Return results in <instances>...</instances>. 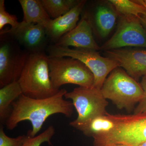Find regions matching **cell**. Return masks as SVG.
<instances>
[{
    "label": "cell",
    "mask_w": 146,
    "mask_h": 146,
    "mask_svg": "<svg viewBox=\"0 0 146 146\" xmlns=\"http://www.w3.org/2000/svg\"><path fill=\"white\" fill-rule=\"evenodd\" d=\"M67 92L65 89H60L54 96L44 99L33 98L22 94L12 104L11 113L5 123L7 128L13 130L19 123L29 121L32 129L27 135L34 137L51 115L61 114L68 117H71L74 106L72 102L64 99Z\"/></svg>",
    "instance_id": "cell-1"
},
{
    "label": "cell",
    "mask_w": 146,
    "mask_h": 146,
    "mask_svg": "<svg viewBox=\"0 0 146 146\" xmlns=\"http://www.w3.org/2000/svg\"><path fill=\"white\" fill-rule=\"evenodd\" d=\"M48 56L45 52L29 54L18 79L23 94L34 99L54 96L59 90L54 87L50 76Z\"/></svg>",
    "instance_id": "cell-2"
},
{
    "label": "cell",
    "mask_w": 146,
    "mask_h": 146,
    "mask_svg": "<svg viewBox=\"0 0 146 146\" xmlns=\"http://www.w3.org/2000/svg\"><path fill=\"white\" fill-rule=\"evenodd\" d=\"M101 91L104 98L111 100L119 109L128 112L144 97L141 84L119 67L110 74Z\"/></svg>",
    "instance_id": "cell-3"
},
{
    "label": "cell",
    "mask_w": 146,
    "mask_h": 146,
    "mask_svg": "<svg viewBox=\"0 0 146 146\" xmlns=\"http://www.w3.org/2000/svg\"><path fill=\"white\" fill-rule=\"evenodd\" d=\"M46 50L49 57H71L81 61L94 74V87L100 90L108 75L115 68L120 67L117 61L109 57L102 56L95 50L71 48L51 44Z\"/></svg>",
    "instance_id": "cell-4"
},
{
    "label": "cell",
    "mask_w": 146,
    "mask_h": 146,
    "mask_svg": "<svg viewBox=\"0 0 146 146\" xmlns=\"http://www.w3.org/2000/svg\"><path fill=\"white\" fill-rule=\"evenodd\" d=\"M64 97L72 101L78 112V117L70 123V125L76 129L79 130L94 118L107 113L106 109L108 102L101 90L94 86L77 87L71 92H67Z\"/></svg>",
    "instance_id": "cell-5"
},
{
    "label": "cell",
    "mask_w": 146,
    "mask_h": 146,
    "mask_svg": "<svg viewBox=\"0 0 146 146\" xmlns=\"http://www.w3.org/2000/svg\"><path fill=\"white\" fill-rule=\"evenodd\" d=\"M50 76L58 90L64 84H74L80 87L94 86L93 73L81 61L71 57H49Z\"/></svg>",
    "instance_id": "cell-6"
},
{
    "label": "cell",
    "mask_w": 146,
    "mask_h": 146,
    "mask_svg": "<svg viewBox=\"0 0 146 146\" xmlns=\"http://www.w3.org/2000/svg\"><path fill=\"white\" fill-rule=\"evenodd\" d=\"M0 87L18 81L29 53L8 33L0 32Z\"/></svg>",
    "instance_id": "cell-7"
},
{
    "label": "cell",
    "mask_w": 146,
    "mask_h": 146,
    "mask_svg": "<svg viewBox=\"0 0 146 146\" xmlns=\"http://www.w3.org/2000/svg\"><path fill=\"white\" fill-rule=\"evenodd\" d=\"M119 16L117 30L100 47V50L106 51L128 46L146 48V31L140 18L134 16Z\"/></svg>",
    "instance_id": "cell-8"
},
{
    "label": "cell",
    "mask_w": 146,
    "mask_h": 146,
    "mask_svg": "<svg viewBox=\"0 0 146 146\" xmlns=\"http://www.w3.org/2000/svg\"><path fill=\"white\" fill-rule=\"evenodd\" d=\"M111 136L115 143L138 146L146 141V114L117 115Z\"/></svg>",
    "instance_id": "cell-9"
},
{
    "label": "cell",
    "mask_w": 146,
    "mask_h": 146,
    "mask_svg": "<svg viewBox=\"0 0 146 146\" xmlns=\"http://www.w3.org/2000/svg\"><path fill=\"white\" fill-rule=\"evenodd\" d=\"M13 36L29 53L43 52L46 50L48 42L44 27L23 21L14 27L1 31Z\"/></svg>",
    "instance_id": "cell-10"
},
{
    "label": "cell",
    "mask_w": 146,
    "mask_h": 146,
    "mask_svg": "<svg viewBox=\"0 0 146 146\" xmlns=\"http://www.w3.org/2000/svg\"><path fill=\"white\" fill-rule=\"evenodd\" d=\"M106 57L117 61L129 75L138 81L146 74V50L115 49L105 51Z\"/></svg>",
    "instance_id": "cell-11"
},
{
    "label": "cell",
    "mask_w": 146,
    "mask_h": 146,
    "mask_svg": "<svg viewBox=\"0 0 146 146\" xmlns=\"http://www.w3.org/2000/svg\"><path fill=\"white\" fill-rule=\"evenodd\" d=\"M54 44L60 47L100 50V47L94 39L91 23L84 15L74 28L62 36Z\"/></svg>",
    "instance_id": "cell-12"
},
{
    "label": "cell",
    "mask_w": 146,
    "mask_h": 146,
    "mask_svg": "<svg viewBox=\"0 0 146 146\" xmlns=\"http://www.w3.org/2000/svg\"><path fill=\"white\" fill-rule=\"evenodd\" d=\"M86 3V0L79 1L68 13L56 19H51L45 28L47 38L51 44H56L62 36L76 26Z\"/></svg>",
    "instance_id": "cell-13"
},
{
    "label": "cell",
    "mask_w": 146,
    "mask_h": 146,
    "mask_svg": "<svg viewBox=\"0 0 146 146\" xmlns=\"http://www.w3.org/2000/svg\"><path fill=\"white\" fill-rule=\"evenodd\" d=\"M23 12V21L41 25L45 28L51 20L40 0H19Z\"/></svg>",
    "instance_id": "cell-14"
},
{
    "label": "cell",
    "mask_w": 146,
    "mask_h": 146,
    "mask_svg": "<svg viewBox=\"0 0 146 146\" xmlns=\"http://www.w3.org/2000/svg\"><path fill=\"white\" fill-rule=\"evenodd\" d=\"M23 94L21 86L15 81L0 89V122L5 123L12 110V104Z\"/></svg>",
    "instance_id": "cell-15"
},
{
    "label": "cell",
    "mask_w": 146,
    "mask_h": 146,
    "mask_svg": "<svg viewBox=\"0 0 146 146\" xmlns=\"http://www.w3.org/2000/svg\"><path fill=\"white\" fill-rule=\"evenodd\" d=\"M118 16L115 9L109 3L108 5H102L97 7L95 21L99 33L102 37H106L110 33L115 26Z\"/></svg>",
    "instance_id": "cell-16"
},
{
    "label": "cell",
    "mask_w": 146,
    "mask_h": 146,
    "mask_svg": "<svg viewBox=\"0 0 146 146\" xmlns=\"http://www.w3.org/2000/svg\"><path fill=\"white\" fill-rule=\"evenodd\" d=\"M115 127V123L111 115L107 113L106 115L98 116L91 120L79 130L85 136L94 137L97 135L107 133Z\"/></svg>",
    "instance_id": "cell-17"
},
{
    "label": "cell",
    "mask_w": 146,
    "mask_h": 146,
    "mask_svg": "<svg viewBox=\"0 0 146 146\" xmlns=\"http://www.w3.org/2000/svg\"><path fill=\"white\" fill-rule=\"evenodd\" d=\"M108 2L115 9L119 16H134L140 18L141 15L146 13L145 7L136 1L109 0Z\"/></svg>",
    "instance_id": "cell-18"
},
{
    "label": "cell",
    "mask_w": 146,
    "mask_h": 146,
    "mask_svg": "<svg viewBox=\"0 0 146 146\" xmlns=\"http://www.w3.org/2000/svg\"><path fill=\"white\" fill-rule=\"evenodd\" d=\"M50 17L56 19L73 8L79 1L76 0H40Z\"/></svg>",
    "instance_id": "cell-19"
},
{
    "label": "cell",
    "mask_w": 146,
    "mask_h": 146,
    "mask_svg": "<svg viewBox=\"0 0 146 146\" xmlns=\"http://www.w3.org/2000/svg\"><path fill=\"white\" fill-rule=\"evenodd\" d=\"M55 133V129L50 125L42 133L34 137L28 136L23 146H41L42 144L48 143L51 144V140Z\"/></svg>",
    "instance_id": "cell-20"
},
{
    "label": "cell",
    "mask_w": 146,
    "mask_h": 146,
    "mask_svg": "<svg viewBox=\"0 0 146 146\" xmlns=\"http://www.w3.org/2000/svg\"><path fill=\"white\" fill-rule=\"evenodd\" d=\"M4 0H0V30H3L5 26L9 25L11 27H16L19 22L15 15H12L6 10Z\"/></svg>",
    "instance_id": "cell-21"
},
{
    "label": "cell",
    "mask_w": 146,
    "mask_h": 146,
    "mask_svg": "<svg viewBox=\"0 0 146 146\" xmlns=\"http://www.w3.org/2000/svg\"><path fill=\"white\" fill-rule=\"evenodd\" d=\"M28 136L22 135L16 138H11L6 134L3 127H0V146H23Z\"/></svg>",
    "instance_id": "cell-22"
},
{
    "label": "cell",
    "mask_w": 146,
    "mask_h": 146,
    "mask_svg": "<svg viewBox=\"0 0 146 146\" xmlns=\"http://www.w3.org/2000/svg\"><path fill=\"white\" fill-rule=\"evenodd\" d=\"M141 84L143 90L144 97L139 103L134 110V115L146 114V74L143 77Z\"/></svg>",
    "instance_id": "cell-23"
},
{
    "label": "cell",
    "mask_w": 146,
    "mask_h": 146,
    "mask_svg": "<svg viewBox=\"0 0 146 146\" xmlns=\"http://www.w3.org/2000/svg\"><path fill=\"white\" fill-rule=\"evenodd\" d=\"M137 2L139 3L145 7L146 9V0H138L136 1ZM140 20L143 26L146 29V13L145 15H141L140 16Z\"/></svg>",
    "instance_id": "cell-24"
},
{
    "label": "cell",
    "mask_w": 146,
    "mask_h": 146,
    "mask_svg": "<svg viewBox=\"0 0 146 146\" xmlns=\"http://www.w3.org/2000/svg\"><path fill=\"white\" fill-rule=\"evenodd\" d=\"M105 146H129L127 145H123V144H111V145H108Z\"/></svg>",
    "instance_id": "cell-25"
},
{
    "label": "cell",
    "mask_w": 146,
    "mask_h": 146,
    "mask_svg": "<svg viewBox=\"0 0 146 146\" xmlns=\"http://www.w3.org/2000/svg\"><path fill=\"white\" fill-rule=\"evenodd\" d=\"M138 146H146V141L143 142L142 143L140 144Z\"/></svg>",
    "instance_id": "cell-26"
}]
</instances>
